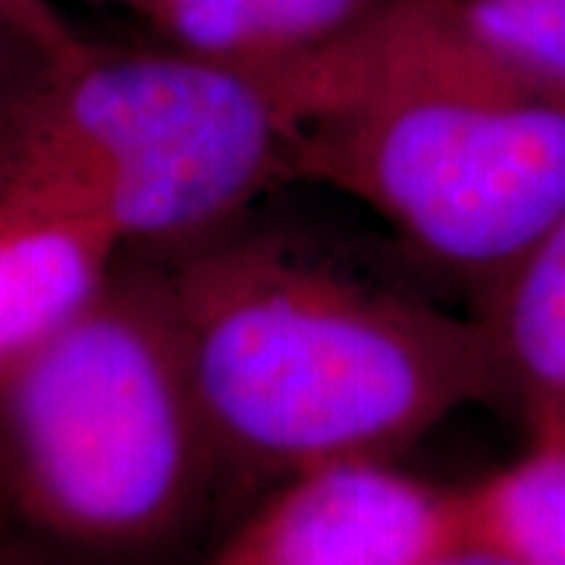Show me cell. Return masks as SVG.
Segmentation results:
<instances>
[{"label":"cell","instance_id":"obj_1","mask_svg":"<svg viewBox=\"0 0 565 565\" xmlns=\"http://www.w3.org/2000/svg\"><path fill=\"white\" fill-rule=\"evenodd\" d=\"M170 255L163 296L221 462L280 481L386 462L468 405L503 403L475 315L274 236L221 230Z\"/></svg>","mask_w":565,"mask_h":565},{"label":"cell","instance_id":"obj_2","mask_svg":"<svg viewBox=\"0 0 565 565\" xmlns=\"http://www.w3.org/2000/svg\"><path fill=\"white\" fill-rule=\"evenodd\" d=\"M270 66L296 122L286 180L343 192L478 289L565 207V98L497 61L459 0H381Z\"/></svg>","mask_w":565,"mask_h":565},{"label":"cell","instance_id":"obj_3","mask_svg":"<svg viewBox=\"0 0 565 565\" xmlns=\"http://www.w3.org/2000/svg\"><path fill=\"white\" fill-rule=\"evenodd\" d=\"M292 139L267 63L85 44L0 114V202L98 221L126 252H173L286 180Z\"/></svg>","mask_w":565,"mask_h":565},{"label":"cell","instance_id":"obj_4","mask_svg":"<svg viewBox=\"0 0 565 565\" xmlns=\"http://www.w3.org/2000/svg\"><path fill=\"white\" fill-rule=\"evenodd\" d=\"M217 465L158 264L122 258L73 321L0 371V475L66 544H158Z\"/></svg>","mask_w":565,"mask_h":565},{"label":"cell","instance_id":"obj_5","mask_svg":"<svg viewBox=\"0 0 565 565\" xmlns=\"http://www.w3.org/2000/svg\"><path fill=\"white\" fill-rule=\"evenodd\" d=\"M462 531V490L390 462H343L280 481L211 565H418Z\"/></svg>","mask_w":565,"mask_h":565},{"label":"cell","instance_id":"obj_6","mask_svg":"<svg viewBox=\"0 0 565 565\" xmlns=\"http://www.w3.org/2000/svg\"><path fill=\"white\" fill-rule=\"evenodd\" d=\"M122 255L126 245L104 223L0 202V371L73 321Z\"/></svg>","mask_w":565,"mask_h":565},{"label":"cell","instance_id":"obj_7","mask_svg":"<svg viewBox=\"0 0 565 565\" xmlns=\"http://www.w3.org/2000/svg\"><path fill=\"white\" fill-rule=\"evenodd\" d=\"M475 321L503 386L527 415L565 412V207L515 262L481 286Z\"/></svg>","mask_w":565,"mask_h":565},{"label":"cell","instance_id":"obj_8","mask_svg":"<svg viewBox=\"0 0 565 565\" xmlns=\"http://www.w3.org/2000/svg\"><path fill=\"white\" fill-rule=\"evenodd\" d=\"M381 0H158L163 44L226 63H282L340 39Z\"/></svg>","mask_w":565,"mask_h":565},{"label":"cell","instance_id":"obj_9","mask_svg":"<svg viewBox=\"0 0 565 565\" xmlns=\"http://www.w3.org/2000/svg\"><path fill=\"white\" fill-rule=\"evenodd\" d=\"M462 522L522 565H565V412L527 415L525 452L465 487Z\"/></svg>","mask_w":565,"mask_h":565},{"label":"cell","instance_id":"obj_10","mask_svg":"<svg viewBox=\"0 0 565 565\" xmlns=\"http://www.w3.org/2000/svg\"><path fill=\"white\" fill-rule=\"evenodd\" d=\"M459 13L515 76L565 98V0H459Z\"/></svg>","mask_w":565,"mask_h":565},{"label":"cell","instance_id":"obj_11","mask_svg":"<svg viewBox=\"0 0 565 565\" xmlns=\"http://www.w3.org/2000/svg\"><path fill=\"white\" fill-rule=\"evenodd\" d=\"M82 47L44 0H0V114Z\"/></svg>","mask_w":565,"mask_h":565},{"label":"cell","instance_id":"obj_12","mask_svg":"<svg viewBox=\"0 0 565 565\" xmlns=\"http://www.w3.org/2000/svg\"><path fill=\"white\" fill-rule=\"evenodd\" d=\"M418 565H522L505 550L490 544L484 537L471 534L462 522V531L452 534L444 546H437L430 556H424Z\"/></svg>","mask_w":565,"mask_h":565},{"label":"cell","instance_id":"obj_13","mask_svg":"<svg viewBox=\"0 0 565 565\" xmlns=\"http://www.w3.org/2000/svg\"><path fill=\"white\" fill-rule=\"evenodd\" d=\"M126 3H132V7H139L141 13H148V10H151V7H154L158 0H126Z\"/></svg>","mask_w":565,"mask_h":565}]
</instances>
